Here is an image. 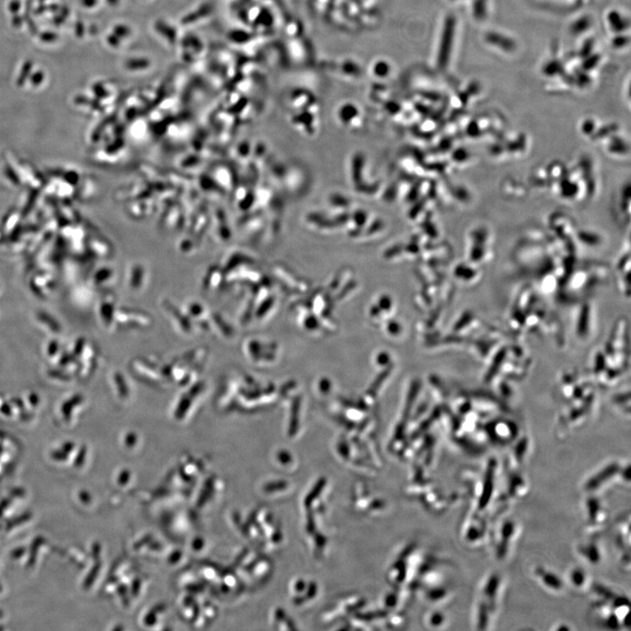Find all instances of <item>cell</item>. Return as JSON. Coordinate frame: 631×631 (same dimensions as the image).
Segmentation results:
<instances>
[{"instance_id": "cell-5", "label": "cell", "mask_w": 631, "mask_h": 631, "mask_svg": "<svg viewBox=\"0 0 631 631\" xmlns=\"http://www.w3.org/2000/svg\"><path fill=\"white\" fill-rule=\"evenodd\" d=\"M519 524L511 518H506L500 523L496 532V555L499 558L507 557L513 543L518 535Z\"/></svg>"}, {"instance_id": "cell-10", "label": "cell", "mask_w": 631, "mask_h": 631, "mask_svg": "<svg viewBox=\"0 0 631 631\" xmlns=\"http://www.w3.org/2000/svg\"><path fill=\"white\" fill-rule=\"evenodd\" d=\"M567 581L575 589L584 590L589 586V576L582 567H573L567 573Z\"/></svg>"}, {"instance_id": "cell-6", "label": "cell", "mask_w": 631, "mask_h": 631, "mask_svg": "<svg viewBox=\"0 0 631 631\" xmlns=\"http://www.w3.org/2000/svg\"><path fill=\"white\" fill-rule=\"evenodd\" d=\"M533 574L536 580L544 589L554 593H559L563 591L565 581L553 571L545 567H538L535 568Z\"/></svg>"}, {"instance_id": "cell-18", "label": "cell", "mask_w": 631, "mask_h": 631, "mask_svg": "<svg viewBox=\"0 0 631 631\" xmlns=\"http://www.w3.org/2000/svg\"><path fill=\"white\" fill-rule=\"evenodd\" d=\"M593 45H594V42H593L592 40L590 39L586 41L585 43L583 44L582 47H581V49H580V55H581V57L586 58L588 55H591L592 49H593Z\"/></svg>"}, {"instance_id": "cell-17", "label": "cell", "mask_w": 631, "mask_h": 631, "mask_svg": "<svg viewBox=\"0 0 631 631\" xmlns=\"http://www.w3.org/2000/svg\"><path fill=\"white\" fill-rule=\"evenodd\" d=\"M601 56L599 55H588L587 57L585 58L584 63H583V68L585 71H590L592 68H594L596 65L598 64Z\"/></svg>"}, {"instance_id": "cell-15", "label": "cell", "mask_w": 631, "mask_h": 631, "mask_svg": "<svg viewBox=\"0 0 631 631\" xmlns=\"http://www.w3.org/2000/svg\"><path fill=\"white\" fill-rule=\"evenodd\" d=\"M543 71H544V74L548 76V77H555V76H557V75L562 74L563 66H562L559 61L553 60V61H549L548 63H546V65L543 68Z\"/></svg>"}, {"instance_id": "cell-13", "label": "cell", "mask_w": 631, "mask_h": 631, "mask_svg": "<svg viewBox=\"0 0 631 631\" xmlns=\"http://www.w3.org/2000/svg\"><path fill=\"white\" fill-rule=\"evenodd\" d=\"M608 20L613 31L621 32L627 27V22L616 11H612L608 15Z\"/></svg>"}, {"instance_id": "cell-1", "label": "cell", "mask_w": 631, "mask_h": 631, "mask_svg": "<svg viewBox=\"0 0 631 631\" xmlns=\"http://www.w3.org/2000/svg\"><path fill=\"white\" fill-rule=\"evenodd\" d=\"M502 579L498 573H492L485 578L478 593L473 621L477 629L489 628L499 605Z\"/></svg>"}, {"instance_id": "cell-14", "label": "cell", "mask_w": 631, "mask_h": 631, "mask_svg": "<svg viewBox=\"0 0 631 631\" xmlns=\"http://www.w3.org/2000/svg\"><path fill=\"white\" fill-rule=\"evenodd\" d=\"M590 26H591V20L589 18L586 16L581 17L573 23L571 26V31L573 34L578 36L582 32H586V30L589 29Z\"/></svg>"}, {"instance_id": "cell-2", "label": "cell", "mask_w": 631, "mask_h": 631, "mask_svg": "<svg viewBox=\"0 0 631 631\" xmlns=\"http://www.w3.org/2000/svg\"><path fill=\"white\" fill-rule=\"evenodd\" d=\"M629 326L628 320L621 317L615 321L611 333L602 347L609 363L621 371L627 373L629 369Z\"/></svg>"}, {"instance_id": "cell-11", "label": "cell", "mask_w": 631, "mask_h": 631, "mask_svg": "<svg viewBox=\"0 0 631 631\" xmlns=\"http://www.w3.org/2000/svg\"><path fill=\"white\" fill-rule=\"evenodd\" d=\"M611 404L621 415H625L629 418L630 416V390L629 386L627 390H621L611 397Z\"/></svg>"}, {"instance_id": "cell-4", "label": "cell", "mask_w": 631, "mask_h": 631, "mask_svg": "<svg viewBox=\"0 0 631 631\" xmlns=\"http://www.w3.org/2000/svg\"><path fill=\"white\" fill-rule=\"evenodd\" d=\"M615 477L629 482V464H623L621 466L619 461L609 462L592 473L586 480L585 488L588 490V492L600 489L602 486L609 485Z\"/></svg>"}, {"instance_id": "cell-8", "label": "cell", "mask_w": 631, "mask_h": 631, "mask_svg": "<svg viewBox=\"0 0 631 631\" xmlns=\"http://www.w3.org/2000/svg\"><path fill=\"white\" fill-rule=\"evenodd\" d=\"M454 30H455V20L453 18H448L445 26H444V34L442 39L441 47L439 51V64L444 67L447 64L448 59L451 54L452 42H453Z\"/></svg>"}, {"instance_id": "cell-7", "label": "cell", "mask_w": 631, "mask_h": 631, "mask_svg": "<svg viewBox=\"0 0 631 631\" xmlns=\"http://www.w3.org/2000/svg\"><path fill=\"white\" fill-rule=\"evenodd\" d=\"M489 428L486 431V434L491 436L496 440V443L505 444L513 440L514 435L516 434V426L510 420L499 419L494 420L490 423Z\"/></svg>"}, {"instance_id": "cell-9", "label": "cell", "mask_w": 631, "mask_h": 631, "mask_svg": "<svg viewBox=\"0 0 631 631\" xmlns=\"http://www.w3.org/2000/svg\"><path fill=\"white\" fill-rule=\"evenodd\" d=\"M577 551L580 557L591 565H598L603 558L602 546L596 541H586L580 543L577 546Z\"/></svg>"}, {"instance_id": "cell-19", "label": "cell", "mask_w": 631, "mask_h": 631, "mask_svg": "<svg viewBox=\"0 0 631 631\" xmlns=\"http://www.w3.org/2000/svg\"><path fill=\"white\" fill-rule=\"evenodd\" d=\"M628 43V37H626V36H621V34H619V36H615V38H614V40H613V45L615 46V48H623V47H625V46L627 45Z\"/></svg>"}, {"instance_id": "cell-12", "label": "cell", "mask_w": 631, "mask_h": 631, "mask_svg": "<svg viewBox=\"0 0 631 631\" xmlns=\"http://www.w3.org/2000/svg\"><path fill=\"white\" fill-rule=\"evenodd\" d=\"M486 42L505 52H512L515 49V42L509 37L496 32H487L485 37Z\"/></svg>"}, {"instance_id": "cell-3", "label": "cell", "mask_w": 631, "mask_h": 631, "mask_svg": "<svg viewBox=\"0 0 631 631\" xmlns=\"http://www.w3.org/2000/svg\"><path fill=\"white\" fill-rule=\"evenodd\" d=\"M576 303L573 316V334L578 341L585 344L591 340L596 331L595 306L589 300Z\"/></svg>"}, {"instance_id": "cell-16", "label": "cell", "mask_w": 631, "mask_h": 631, "mask_svg": "<svg viewBox=\"0 0 631 631\" xmlns=\"http://www.w3.org/2000/svg\"><path fill=\"white\" fill-rule=\"evenodd\" d=\"M473 15L477 20H483L487 12L486 0H474L473 4Z\"/></svg>"}]
</instances>
